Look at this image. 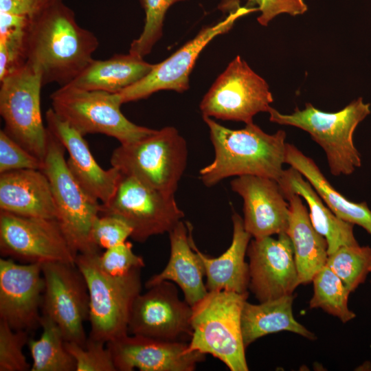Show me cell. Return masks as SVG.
Instances as JSON below:
<instances>
[{
	"instance_id": "cell-26",
	"label": "cell",
	"mask_w": 371,
	"mask_h": 371,
	"mask_svg": "<svg viewBox=\"0 0 371 371\" xmlns=\"http://www.w3.org/2000/svg\"><path fill=\"white\" fill-rule=\"evenodd\" d=\"M155 65L130 53L115 54L106 60L93 58L67 85L84 90L117 93L144 78Z\"/></svg>"
},
{
	"instance_id": "cell-3",
	"label": "cell",
	"mask_w": 371,
	"mask_h": 371,
	"mask_svg": "<svg viewBox=\"0 0 371 371\" xmlns=\"http://www.w3.org/2000/svg\"><path fill=\"white\" fill-rule=\"evenodd\" d=\"M101 253L78 254L76 265L86 281L89 295L88 338L107 344L128 334L133 302L141 293V268L111 275L99 264Z\"/></svg>"
},
{
	"instance_id": "cell-12",
	"label": "cell",
	"mask_w": 371,
	"mask_h": 371,
	"mask_svg": "<svg viewBox=\"0 0 371 371\" xmlns=\"http://www.w3.org/2000/svg\"><path fill=\"white\" fill-rule=\"evenodd\" d=\"M0 252L22 263H76V256L56 219L0 211Z\"/></svg>"
},
{
	"instance_id": "cell-2",
	"label": "cell",
	"mask_w": 371,
	"mask_h": 371,
	"mask_svg": "<svg viewBox=\"0 0 371 371\" xmlns=\"http://www.w3.org/2000/svg\"><path fill=\"white\" fill-rule=\"evenodd\" d=\"M207 125L215 156L199 171L205 186L216 185L233 176L256 175L278 181L285 164L286 132L263 131L254 122L239 130L227 128L212 117L203 115Z\"/></svg>"
},
{
	"instance_id": "cell-31",
	"label": "cell",
	"mask_w": 371,
	"mask_h": 371,
	"mask_svg": "<svg viewBox=\"0 0 371 371\" xmlns=\"http://www.w3.org/2000/svg\"><path fill=\"white\" fill-rule=\"evenodd\" d=\"M326 265L354 292L371 272V247L342 246L328 255Z\"/></svg>"
},
{
	"instance_id": "cell-22",
	"label": "cell",
	"mask_w": 371,
	"mask_h": 371,
	"mask_svg": "<svg viewBox=\"0 0 371 371\" xmlns=\"http://www.w3.org/2000/svg\"><path fill=\"white\" fill-rule=\"evenodd\" d=\"M233 235L230 246L217 258H210L196 247L192 228L188 223L190 240L204 266L208 291H226L238 293H247L249 285V264L245 260L251 236L245 230L243 218L236 212L232 217Z\"/></svg>"
},
{
	"instance_id": "cell-36",
	"label": "cell",
	"mask_w": 371,
	"mask_h": 371,
	"mask_svg": "<svg viewBox=\"0 0 371 371\" xmlns=\"http://www.w3.org/2000/svg\"><path fill=\"white\" fill-rule=\"evenodd\" d=\"M132 228L122 218L111 214H100L90 232L91 242L99 249H109L126 241Z\"/></svg>"
},
{
	"instance_id": "cell-29",
	"label": "cell",
	"mask_w": 371,
	"mask_h": 371,
	"mask_svg": "<svg viewBox=\"0 0 371 371\" xmlns=\"http://www.w3.org/2000/svg\"><path fill=\"white\" fill-rule=\"evenodd\" d=\"M42 333L38 339H29L32 363L31 371H76L75 359L65 346V339L58 326L48 316L41 318Z\"/></svg>"
},
{
	"instance_id": "cell-35",
	"label": "cell",
	"mask_w": 371,
	"mask_h": 371,
	"mask_svg": "<svg viewBox=\"0 0 371 371\" xmlns=\"http://www.w3.org/2000/svg\"><path fill=\"white\" fill-rule=\"evenodd\" d=\"M104 343L88 338L85 346L65 342L76 361V371H116L111 352Z\"/></svg>"
},
{
	"instance_id": "cell-14",
	"label": "cell",
	"mask_w": 371,
	"mask_h": 371,
	"mask_svg": "<svg viewBox=\"0 0 371 371\" xmlns=\"http://www.w3.org/2000/svg\"><path fill=\"white\" fill-rule=\"evenodd\" d=\"M258 11L257 8L241 7L236 0L228 15L218 23L202 29L163 62L134 85L117 93L122 104L149 97L161 90L183 92L189 88V75L200 53L216 36L228 32L235 21L246 14Z\"/></svg>"
},
{
	"instance_id": "cell-1",
	"label": "cell",
	"mask_w": 371,
	"mask_h": 371,
	"mask_svg": "<svg viewBox=\"0 0 371 371\" xmlns=\"http://www.w3.org/2000/svg\"><path fill=\"white\" fill-rule=\"evenodd\" d=\"M97 36L82 27L74 12L58 0L30 24L26 41L27 61L39 70L43 85L70 83L93 60Z\"/></svg>"
},
{
	"instance_id": "cell-33",
	"label": "cell",
	"mask_w": 371,
	"mask_h": 371,
	"mask_svg": "<svg viewBox=\"0 0 371 371\" xmlns=\"http://www.w3.org/2000/svg\"><path fill=\"white\" fill-rule=\"evenodd\" d=\"M185 0H140L145 12V23L139 36L131 44L129 53L142 58L148 54L163 34L165 14L174 3Z\"/></svg>"
},
{
	"instance_id": "cell-8",
	"label": "cell",
	"mask_w": 371,
	"mask_h": 371,
	"mask_svg": "<svg viewBox=\"0 0 371 371\" xmlns=\"http://www.w3.org/2000/svg\"><path fill=\"white\" fill-rule=\"evenodd\" d=\"M52 109L83 136L101 133L120 144L138 141L155 130L137 125L122 113L117 93L60 87L50 95Z\"/></svg>"
},
{
	"instance_id": "cell-37",
	"label": "cell",
	"mask_w": 371,
	"mask_h": 371,
	"mask_svg": "<svg viewBox=\"0 0 371 371\" xmlns=\"http://www.w3.org/2000/svg\"><path fill=\"white\" fill-rule=\"evenodd\" d=\"M43 166V161L29 153L3 130L0 131V174L23 169L42 170Z\"/></svg>"
},
{
	"instance_id": "cell-38",
	"label": "cell",
	"mask_w": 371,
	"mask_h": 371,
	"mask_svg": "<svg viewBox=\"0 0 371 371\" xmlns=\"http://www.w3.org/2000/svg\"><path fill=\"white\" fill-rule=\"evenodd\" d=\"M98 260L102 269L111 275L125 274L145 266L142 257L133 252V245L128 241L105 249Z\"/></svg>"
},
{
	"instance_id": "cell-17",
	"label": "cell",
	"mask_w": 371,
	"mask_h": 371,
	"mask_svg": "<svg viewBox=\"0 0 371 371\" xmlns=\"http://www.w3.org/2000/svg\"><path fill=\"white\" fill-rule=\"evenodd\" d=\"M250 240L249 289L259 302L293 293L300 284L291 240L286 232Z\"/></svg>"
},
{
	"instance_id": "cell-4",
	"label": "cell",
	"mask_w": 371,
	"mask_h": 371,
	"mask_svg": "<svg viewBox=\"0 0 371 371\" xmlns=\"http://www.w3.org/2000/svg\"><path fill=\"white\" fill-rule=\"evenodd\" d=\"M248 295V292L208 291L192 306V334L187 351L210 354L231 371H247L241 316Z\"/></svg>"
},
{
	"instance_id": "cell-9",
	"label": "cell",
	"mask_w": 371,
	"mask_h": 371,
	"mask_svg": "<svg viewBox=\"0 0 371 371\" xmlns=\"http://www.w3.org/2000/svg\"><path fill=\"white\" fill-rule=\"evenodd\" d=\"M0 114L3 131L29 153L43 161L48 129L44 126L41 110L43 86L41 73L31 63L0 80Z\"/></svg>"
},
{
	"instance_id": "cell-23",
	"label": "cell",
	"mask_w": 371,
	"mask_h": 371,
	"mask_svg": "<svg viewBox=\"0 0 371 371\" xmlns=\"http://www.w3.org/2000/svg\"><path fill=\"white\" fill-rule=\"evenodd\" d=\"M0 211L56 219L51 187L45 174L34 169L1 173Z\"/></svg>"
},
{
	"instance_id": "cell-34",
	"label": "cell",
	"mask_w": 371,
	"mask_h": 371,
	"mask_svg": "<svg viewBox=\"0 0 371 371\" xmlns=\"http://www.w3.org/2000/svg\"><path fill=\"white\" fill-rule=\"evenodd\" d=\"M30 337V333L14 330L0 319V371L30 370L23 351Z\"/></svg>"
},
{
	"instance_id": "cell-7",
	"label": "cell",
	"mask_w": 371,
	"mask_h": 371,
	"mask_svg": "<svg viewBox=\"0 0 371 371\" xmlns=\"http://www.w3.org/2000/svg\"><path fill=\"white\" fill-rule=\"evenodd\" d=\"M48 129V128H47ZM62 144L48 130L42 171L47 176L56 210V220L71 249L78 254L99 253L90 232L100 215L101 203L87 194L71 173Z\"/></svg>"
},
{
	"instance_id": "cell-18",
	"label": "cell",
	"mask_w": 371,
	"mask_h": 371,
	"mask_svg": "<svg viewBox=\"0 0 371 371\" xmlns=\"http://www.w3.org/2000/svg\"><path fill=\"white\" fill-rule=\"evenodd\" d=\"M118 371H192L205 355L188 352L185 341H168L128 334L106 344Z\"/></svg>"
},
{
	"instance_id": "cell-6",
	"label": "cell",
	"mask_w": 371,
	"mask_h": 371,
	"mask_svg": "<svg viewBox=\"0 0 371 371\" xmlns=\"http://www.w3.org/2000/svg\"><path fill=\"white\" fill-rule=\"evenodd\" d=\"M187 159L185 139L175 127L166 126L135 142L120 144L113 151L111 164L122 174L175 195Z\"/></svg>"
},
{
	"instance_id": "cell-5",
	"label": "cell",
	"mask_w": 371,
	"mask_h": 371,
	"mask_svg": "<svg viewBox=\"0 0 371 371\" xmlns=\"http://www.w3.org/2000/svg\"><path fill=\"white\" fill-rule=\"evenodd\" d=\"M272 122L299 128L307 132L324 150L333 176L350 175L361 166V157L353 142L358 124L370 113V104L359 98L337 112H325L306 103L291 114H283L271 107Z\"/></svg>"
},
{
	"instance_id": "cell-15",
	"label": "cell",
	"mask_w": 371,
	"mask_h": 371,
	"mask_svg": "<svg viewBox=\"0 0 371 371\" xmlns=\"http://www.w3.org/2000/svg\"><path fill=\"white\" fill-rule=\"evenodd\" d=\"M135 298L128 333L168 341H184L192 334V307L179 297L170 281L147 289Z\"/></svg>"
},
{
	"instance_id": "cell-16",
	"label": "cell",
	"mask_w": 371,
	"mask_h": 371,
	"mask_svg": "<svg viewBox=\"0 0 371 371\" xmlns=\"http://www.w3.org/2000/svg\"><path fill=\"white\" fill-rule=\"evenodd\" d=\"M45 281L41 264L0 259V319L28 333L41 326Z\"/></svg>"
},
{
	"instance_id": "cell-30",
	"label": "cell",
	"mask_w": 371,
	"mask_h": 371,
	"mask_svg": "<svg viewBox=\"0 0 371 371\" xmlns=\"http://www.w3.org/2000/svg\"><path fill=\"white\" fill-rule=\"evenodd\" d=\"M312 282L313 294L309 302L311 308H321L343 323L356 317L348 306L350 292L329 267L326 265L318 271Z\"/></svg>"
},
{
	"instance_id": "cell-39",
	"label": "cell",
	"mask_w": 371,
	"mask_h": 371,
	"mask_svg": "<svg viewBox=\"0 0 371 371\" xmlns=\"http://www.w3.org/2000/svg\"><path fill=\"white\" fill-rule=\"evenodd\" d=\"M251 5H257L260 14L257 20L264 26L281 14L297 16L304 14L307 10V5L304 0H247Z\"/></svg>"
},
{
	"instance_id": "cell-13",
	"label": "cell",
	"mask_w": 371,
	"mask_h": 371,
	"mask_svg": "<svg viewBox=\"0 0 371 371\" xmlns=\"http://www.w3.org/2000/svg\"><path fill=\"white\" fill-rule=\"evenodd\" d=\"M45 289L41 313L60 328L66 341L85 346L84 323L89 317V295L86 281L76 263L41 264Z\"/></svg>"
},
{
	"instance_id": "cell-10",
	"label": "cell",
	"mask_w": 371,
	"mask_h": 371,
	"mask_svg": "<svg viewBox=\"0 0 371 371\" xmlns=\"http://www.w3.org/2000/svg\"><path fill=\"white\" fill-rule=\"evenodd\" d=\"M100 214L122 218L132 228L131 237L138 243L169 233L184 216L175 195L164 193L122 173L112 198L108 203H101Z\"/></svg>"
},
{
	"instance_id": "cell-21",
	"label": "cell",
	"mask_w": 371,
	"mask_h": 371,
	"mask_svg": "<svg viewBox=\"0 0 371 371\" xmlns=\"http://www.w3.org/2000/svg\"><path fill=\"white\" fill-rule=\"evenodd\" d=\"M170 255L166 267L151 276L145 283L146 289L163 281L175 282L181 289L184 300L194 306L207 293L203 278L204 266L192 248L188 223L181 221L170 232Z\"/></svg>"
},
{
	"instance_id": "cell-24",
	"label": "cell",
	"mask_w": 371,
	"mask_h": 371,
	"mask_svg": "<svg viewBox=\"0 0 371 371\" xmlns=\"http://www.w3.org/2000/svg\"><path fill=\"white\" fill-rule=\"evenodd\" d=\"M289 205V223L286 234L293 248L300 284L312 282L316 273L326 265L328 254L326 238L313 226L302 197L281 188Z\"/></svg>"
},
{
	"instance_id": "cell-32",
	"label": "cell",
	"mask_w": 371,
	"mask_h": 371,
	"mask_svg": "<svg viewBox=\"0 0 371 371\" xmlns=\"http://www.w3.org/2000/svg\"><path fill=\"white\" fill-rule=\"evenodd\" d=\"M58 0H0V34L27 32L31 23Z\"/></svg>"
},
{
	"instance_id": "cell-27",
	"label": "cell",
	"mask_w": 371,
	"mask_h": 371,
	"mask_svg": "<svg viewBox=\"0 0 371 371\" xmlns=\"http://www.w3.org/2000/svg\"><path fill=\"white\" fill-rule=\"evenodd\" d=\"M284 161L309 181L337 216L363 227L371 235V210L366 202L355 203L346 199L330 183L314 160L293 144L286 143Z\"/></svg>"
},
{
	"instance_id": "cell-20",
	"label": "cell",
	"mask_w": 371,
	"mask_h": 371,
	"mask_svg": "<svg viewBox=\"0 0 371 371\" xmlns=\"http://www.w3.org/2000/svg\"><path fill=\"white\" fill-rule=\"evenodd\" d=\"M47 128L69 154L67 166L81 187L91 196L108 203L114 194L122 173L115 167L104 170L94 159L84 136L49 108L45 113Z\"/></svg>"
},
{
	"instance_id": "cell-25",
	"label": "cell",
	"mask_w": 371,
	"mask_h": 371,
	"mask_svg": "<svg viewBox=\"0 0 371 371\" xmlns=\"http://www.w3.org/2000/svg\"><path fill=\"white\" fill-rule=\"evenodd\" d=\"M278 182L281 188L298 194L307 203L311 223L326 238L328 255L342 246L359 245L353 233L354 225L337 216L296 169L290 166L284 170Z\"/></svg>"
},
{
	"instance_id": "cell-11",
	"label": "cell",
	"mask_w": 371,
	"mask_h": 371,
	"mask_svg": "<svg viewBox=\"0 0 371 371\" xmlns=\"http://www.w3.org/2000/svg\"><path fill=\"white\" fill-rule=\"evenodd\" d=\"M273 98L267 82L237 56L218 77L200 104L202 115L249 124L269 112Z\"/></svg>"
},
{
	"instance_id": "cell-28",
	"label": "cell",
	"mask_w": 371,
	"mask_h": 371,
	"mask_svg": "<svg viewBox=\"0 0 371 371\" xmlns=\"http://www.w3.org/2000/svg\"><path fill=\"white\" fill-rule=\"evenodd\" d=\"M294 299L293 293L258 304L245 302L241 324L246 348L258 339L280 331L291 332L312 341L317 339L313 333L295 319L293 314Z\"/></svg>"
},
{
	"instance_id": "cell-19",
	"label": "cell",
	"mask_w": 371,
	"mask_h": 371,
	"mask_svg": "<svg viewBox=\"0 0 371 371\" xmlns=\"http://www.w3.org/2000/svg\"><path fill=\"white\" fill-rule=\"evenodd\" d=\"M232 190L243 199V224L254 238L286 232L289 205L276 179L256 175L239 176L231 181Z\"/></svg>"
}]
</instances>
